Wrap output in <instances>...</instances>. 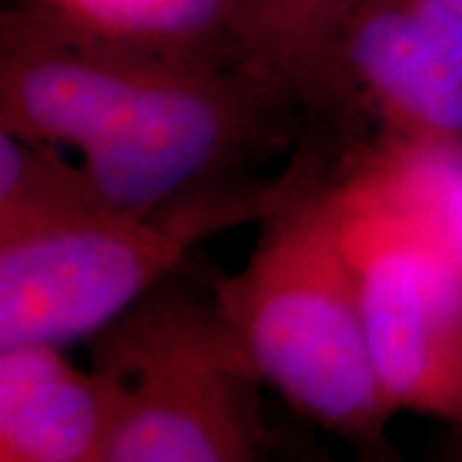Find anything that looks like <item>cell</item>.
<instances>
[{
  "label": "cell",
  "instance_id": "14",
  "mask_svg": "<svg viewBox=\"0 0 462 462\" xmlns=\"http://www.w3.org/2000/svg\"><path fill=\"white\" fill-rule=\"evenodd\" d=\"M434 3H439L447 14H452L462 23V0H434Z\"/></svg>",
  "mask_w": 462,
  "mask_h": 462
},
{
  "label": "cell",
  "instance_id": "15",
  "mask_svg": "<svg viewBox=\"0 0 462 462\" xmlns=\"http://www.w3.org/2000/svg\"><path fill=\"white\" fill-rule=\"evenodd\" d=\"M355 462H363V460H355Z\"/></svg>",
  "mask_w": 462,
  "mask_h": 462
},
{
  "label": "cell",
  "instance_id": "11",
  "mask_svg": "<svg viewBox=\"0 0 462 462\" xmlns=\"http://www.w3.org/2000/svg\"><path fill=\"white\" fill-rule=\"evenodd\" d=\"M245 8L260 54L293 85L309 114L337 126L360 118L334 51L342 0H245Z\"/></svg>",
  "mask_w": 462,
  "mask_h": 462
},
{
  "label": "cell",
  "instance_id": "9",
  "mask_svg": "<svg viewBox=\"0 0 462 462\" xmlns=\"http://www.w3.org/2000/svg\"><path fill=\"white\" fill-rule=\"evenodd\" d=\"M339 182L352 196L409 218L462 260V142L378 134L342 160Z\"/></svg>",
  "mask_w": 462,
  "mask_h": 462
},
{
  "label": "cell",
  "instance_id": "6",
  "mask_svg": "<svg viewBox=\"0 0 462 462\" xmlns=\"http://www.w3.org/2000/svg\"><path fill=\"white\" fill-rule=\"evenodd\" d=\"M178 57L188 54L121 39L50 0L5 11L0 132L85 149Z\"/></svg>",
  "mask_w": 462,
  "mask_h": 462
},
{
  "label": "cell",
  "instance_id": "1",
  "mask_svg": "<svg viewBox=\"0 0 462 462\" xmlns=\"http://www.w3.org/2000/svg\"><path fill=\"white\" fill-rule=\"evenodd\" d=\"M337 175L264 218L249 260L216 282L214 300L260 380L363 462H396V411L367 345Z\"/></svg>",
  "mask_w": 462,
  "mask_h": 462
},
{
  "label": "cell",
  "instance_id": "5",
  "mask_svg": "<svg viewBox=\"0 0 462 462\" xmlns=\"http://www.w3.org/2000/svg\"><path fill=\"white\" fill-rule=\"evenodd\" d=\"M373 365L393 411L462 427V260L334 180Z\"/></svg>",
  "mask_w": 462,
  "mask_h": 462
},
{
  "label": "cell",
  "instance_id": "13",
  "mask_svg": "<svg viewBox=\"0 0 462 462\" xmlns=\"http://www.w3.org/2000/svg\"><path fill=\"white\" fill-rule=\"evenodd\" d=\"M431 462H462V427H449L445 445L439 447Z\"/></svg>",
  "mask_w": 462,
  "mask_h": 462
},
{
  "label": "cell",
  "instance_id": "7",
  "mask_svg": "<svg viewBox=\"0 0 462 462\" xmlns=\"http://www.w3.org/2000/svg\"><path fill=\"white\" fill-rule=\"evenodd\" d=\"M334 51L380 136L462 142V23L434 0H342Z\"/></svg>",
  "mask_w": 462,
  "mask_h": 462
},
{
  "label": "cell",
  "instance_id": "10",
  "mask_svg": "<svg viewBox=\"0 0 462 462\" xmlns=\"http://www.w3.org/2000/svg\"><path fill=\"white\" fill-rule=\"evenodd\" d=\"M103 32L170 54L264 62L245 0H50ZM270 67V65H267ZM275 69V67H273Z\"/></svg>",
  "mask_w": 462,
  "mask_h": 462
},
{
  "label": "cell",
  "instance_id": "2",
  "mask_svg": "<svg viewBox=\"0 0 462 462\" xmlns=\"http://www.w3.org/2000/svg\"><path fill=\"white\" fill-rule=\"evenodd\" d=\"M339 167L324 142H311L275 180H226L147 214L108 211L3 234L0 349L98 334L170 281L200 242L263 224Z\"/></svg>",
  "mask_w": 462,
  "mask_h": 462
},
{
  "label": "cell",
  "instance_id": "3",
  "mask_svg": "<svg viewBox=\"0 0 462 462\" xmlns=\"http://www.w3.org/2000/svg\"><path fill=\"white\" fill-rule=\"evenodd\" d=\"M100 462H263L260 375L214 296L172 278L96 334Z\"/></svg>",
  "mask_w": 462,
  "mask_h": 462
},
{
  "label": "cell",
  "instance_id": "4",
  "mask_svg": "<svg viewBox=\"0 0 462 462\" xmlns=\"http://www.w3.org/2000/svg\"><path fill=\"white\" fill-rule=\"evenodd\" d=\"M306 111L278 69L245 60L178 57L83 152L100 196L124 214L231 180L281 144Z\"/></svg>",
  "mask_w": 462,
  "mask_h": 462
},
{
  "label": "cell",
  "instance_id": "12",
  "mask_svg": "<svg viewBox=\"0 0 462 462\" xmlns=\"http://www.w3.org/2000/svg\"><path fill=\"white\" fill-rule=\"evenodd\" d=\"M51 147L0 132V236L116 211L85 167L69 165Z\"/></svg>",
  "mask_w": 462,
  "mask_h": 462
},
{
  "label": "cell",
  "instance_id": "8",
  "mask_svg": "<svg viewBox=\"0 0 462 462\" xmlns=\"http://www.w3.org/2000/svg\"><path fill=\"white\" fill-rule=\"evenodd\" d=\"M106 396L98 375L57 345L0 349V462H100Z\"/></svg>",
  "mask_w": 462,
  "mask_h": 462
}]
</instances>
